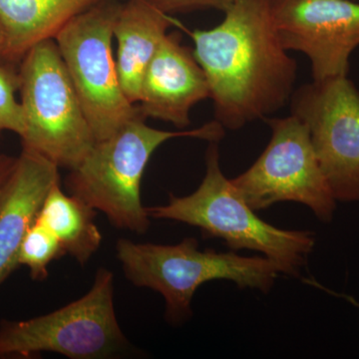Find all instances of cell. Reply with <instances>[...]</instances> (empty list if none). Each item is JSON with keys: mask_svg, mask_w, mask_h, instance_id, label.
Segmentation results:
<instances>
[{"mask_svg": "<svg viewBox=\"0 0 359 359\" xmlns=\"http://www.w3.org/2000/svg\"><path fill=\"white\" fill-rule=\"evenodd\" d=\"M271 1L236 0L216 27L190 33L224 128L266 119L294 94L297 63L276 32Z\"/></svg>", "mask_w": 359, "mask_h": 359, "instance_id": "cell-1", "label": "cell"}, {"mask_svg": "<svg viewBox=\"0 0 359 359\" xmlns=\"http://www.w3.org/2000/svg\"><path fill=\"white\" fill-rule=\"evenodd\" d=\"M145 120L138 116L109 138L97 141L66 178L71 195L102 212L115 228L137 233H146L150 226V217L142 204L141 182L155 151L174 138L219 142L224 136L218 121L171 132L148 126Z\"/></svg>", "mask_w": 359, "mask_h": 359, "instance_id": "cell-2", "label": "cell"}, {"mask_svg": "<svg viewBox=\"0 0 359 359\" xmlns=\"http://www.w3.org/2000/svg\"><path fill=\"white\" fill-rule=\"evenodd\" d=\"M150 219H171L200 229L207 237L222 238L231 250L261 252L280 273L297 276L313 252L309 231H287L257 216L219 166L218 142L205 153V174L195 192L170 196L166 205L146 208Z\"/></svg>", "mask_w": 359, "mask_h": 359, "instance_id": "cell-3", "label": "cell"}, {"mask_svg": "<svg viewBox=\"0 0 359 359\" xmlns=\"http://www.w3.org/2000/svg\"><path fill=\"white\" fill-rule=\"evenodd\" d=\"M116 255L130 282L163 295L165 316L172 323H182L192 316L194 294L210 280H231L241 289L268 292L280 273L268 257L238 256L233 250H201L194 238H186L176 245L120 238Z\"/></svg>", "mask_w": 359, "mask_h": 359, "instance_id": "cell-4", "label": "cell"}, {"mask_svg": "<svg viewBox=\"0 0 359 359\" xmlns=\"http://www.w3.org/2000/svg\"><path fill=\"white\" fill-rule=\"evenodd\" d=\"M18 77L25 119L23 147L58 167L74 169L96 139L55 40H44L26 52Z\"/></svg>", "mask_w": 359, "mask_h": 359, "instance_id": "cell-5", "label": "cell"}, {"mask_svg": "<svg viewBox=\"0 0 359 359\" xmlns=\"http://www.w3.org/2000/svg\"><path fill=\"white\" fill-rule=\"evenodd\" d=\"M114 306V275L97 271L83 297L27 320L0 321V358L55 353L72 359L112 358L126 351Z\"/></svg>", "mask_w": 359, "mask_h": 359, "instance_id": "cell-6", "label": "cell"}, {"mask_svg": "<svg viewBox=\"0 0 359 359\" xmlns=\"http://www.w3.org/2000/svg\"><path fill=\"white\" fill-rule=\"evenodd\" d=\"M120 6L113 0L97 4L66 23L54 39L96 142L141 115L123 91L113 55Z\"/></svg>", "mask_w": 359, "mask_h": 359, "instance_id": "cell-7", "label": "cell"}, {"mask_svg": "<svg viewBox=\"0 0 359 359\" xmlns=\"http://www.w3.org/2000/svg\"><path fill=\"white\" fill-rule=\"evenodd\" d=\"M264 121L271 130L268 146L231 183L255 211L295 202L306 205L320 221H332L337 200L321 171L306 125L292 114Z\"/></svg>", "mask_w": 359, "mask_h": 359, "instance_id": "cell-8", "label": "cell"}, {"mask_svg": "<svg viewBox=\"0 0 359 359\" xmlns=\"http://www.w3.org/2000/svg\"><path fill=\"white\" fill-rule=\"evenodd\" d=\"M292 114L308 127L334 199L359 203V91L347 76L313 81L294 92Z\"/></svg>", "mask_w": 359, "mask_h": 359, "instance_id": "cell-9", "label": "cell"}, {"mask_svg": "<svg viewBox=\"0 0 359 359\" xmlns=\"http://www.w3.org/2000/svg\"><path fill=\"white\" fill-rule=\"evenodd\" d=\"M282 44L311 62L313 81L347 76L359 46V4L351 0H273Z\"/></svg>", "mask_w": 359, "mask_h": 359, "instance_id": "cell-10", "label": "cell"}, {"mask_svg": "<svg viewBox=\"0 0 359 359\" xmlns=\"http://www.w3.org/2000/svg\"><path fill=\"white\" fill-rule=\"evenodd\" d=\"M181 41L178 32L168 33L163 39L144 74L137 107L145 119L154 118L183 129L191 124L194 106L211 98V92L193 51Z\"/></svg>", "mask_w": 359, "mask_h": 359, "instance_id": "cell-11", "label": "cell"}, {"mask_svg": "<svg viewBox=\"0 0 359 359\" xmlns=\"http://www.w3.org/2000/svg\"><path fill=\"white\" fill-rule=\"evenodd\" d=\"M58 166L23 147L0 194V287L20 266L23 238L36 221L47 194L59 182Z\"/></svg>", "mask_w": 359, "mask_h": 359, "instance_id": "cell-12", "label": "cell"}, {"mask_svg": "<svg viewBox=\"0 0 359 359\" xmlns=\"http://www.w3.org/2000/svg\"><path fill=\"white\" fill-rule=\"evenodd\" d=\"M177 21L144 0L121 4L113 27L117 41L118 74L130 102H139L142 80L149 63Z\"/></svg>", "mask_w": 359, "mask_h": 359, "instance_id": "cell-13", "label": "cell"}, {"mask_svg": "<svg viewBox=\"0 0 359 359\" xmlns=\"http://www.w3.org/2000/svg\"><path fill=\"white\" fill-rule=\"evenodd\" d=\"M107 0H0L6 44L1 57L18 60L39 42L55 39L66 23Z\"/></svg>", "mask_w": 359, "mask_h": 359, "instance_id": "cell-14", "label": "cell"}, {"mask_svg": "<svg viewBox=\"0 0 359 359\" xmlns=\"http://www.w3.org/2000/svg\"><path fill=\"white\" fill-rule=\"evenodd\" d=\"M95 216V209L63 192L57 182L47 194L36 221L54 233L65 254L85 264L102 243Z\"/></svg>", "mask_w": 359, "mask_h": 359, "instance_id": "cell-15", "label": "cell"}, {"mask_svg": "<svg viewBox=\"0 0 359 359\" xmlns=\"http://www.w3.org/2000/svg\"><path fill=\"white\" fill-rule=\"evenodd\" d=\"M65 255L54 233L44 224L35 221L23 238L18 264L29 269L33 280H43L48 276L49 264Z\"/></svg>", "mask_w": 359, "mask_h": 359, "instance_id": "cell-16", "label": "cell"}, {"mask_svg": "<svg viewBox=\"0 0 359 359\" xmlns=\"http://www.w3.org/2000/svg\"><path fill=\"white\" fill-rule=\"evenodd\" d=\"M18 89H20L18 75L0 63V131L7 130L22 138L25 133V119L22 105L16 100Z\"/></svg>", "mask_w": 359, "mask_h": 359, "instance_id": "cell-17", "label": "cell"}, {"mask_svg": "<svg viewBox=\"0 0 359 359\" xmlns=\"http://www.w3.org/2000/svg\"><path fill=\"white\" fill-rule=\"evenodd\" d=\"M167 14L183 13L201 9L226 11L236 0H144Z\"/></svg>", "mask_w": 359, "mask_h": 359, "instance_id": "cell-18", "label": "cell"}, {"mask_svg": "<svg viewBox=\"0 0 359 359\" xmlns=\"http://www.w3.org/2000/svg\"><path fill=\"white\" fill-rule=\"evenodd\" d=\"M18 158L0 154V194L6 186L7 180L13 173Z\"/></svg>", "mask_w": 359, "mask_h": 359, "instance_id": "cell-19", "label": "cell"}, {"mask_svg": "<svg viewBox=\"0 0 359 359\" xmlns=\"http://www.w3.org/2000/svg\"><path fill=\"white\" fill-rule=\"evenodd\" d=\"M306 282H308L309 283H311V285H316V287H318V289H321V290H325V292H330V294H332L334 295H337V297H342V299H346V301H348L349 302H351V304H354V306H358V308H359L358 302H356L355 299H353V297H348V295H346V294H335V292H332V290L325 289V287H323V285H320V283H316V282H313V280H306Z\"/></svg>", "mask_w": 359, "mask_h": 359, "instance_id": "cell-20", "label": "cell"}, {"mask_svg": "<svg viewBox=\"0 0 359 359\" xmlns=\"http://www.w3.org/2000/svg\"><path fill=\"white\" fill-rule=\"evenodd\" d=\"M6 30H4V26L2 25L1 20H0V57H1L2 53H4V48H6Z\"/></svg>", "mask_w": 359, "mask_h": 359, "instance_id": "cell-21", "label": "cell"}]
</instances>
